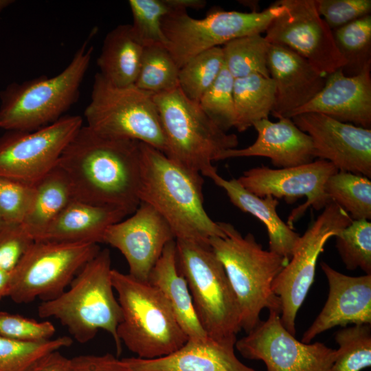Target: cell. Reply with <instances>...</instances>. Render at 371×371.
I'll list each match as a JSON object with an SVG mask.
<instances>
[{
  "label": "cell",
  "instance_id": "36",
  "mask_svg": "<svg viewBox=\"0 0 371 371\" xmlns=\"http://www.w3.org/2000/svg\"><path fill=\"white\" fill-rule=\"evenodd\" d=\"M70 337L42 341H22L0 335V371H27L46 355L70 346Z\"/></svg>",
  "mask_w": 371,
  "mask_h": 371
},
{
  "label": "cell",
  "instance_id": "3",
  "mask_svg": "<svg viewBox=\"0 0 371 371\" xmlns=\"http://www.w3.org/2000/svg\"><path fill=\"white\" fill-rule=\"evenodd\" d=\"M112 269L109 249L100 250L76 274L67 290L39 304L38 316L58 319L82 344L104 330L113 337L119 355L122 343L117 329L122 311L113 292Z\"/></svg>",
  "mask_w": 371,
  "mask_h": 371
},
{
  "label": "cell",
  "instance_id": "26",
  "mask_svg": "<svg viewBox=\"0 0 371 371\" xmlns=\"http://www.w3.org/2000/svg\"><path fill=\"white\" fill-rule=\"evenodd\" d=\"M148 282L166 298L189 339L207 337L197 318L187 281L179 268L175 240L166 245Z\"/></svg>",
  "mask_w": 371,
  "mask_h": 371
},
{
  "label": "cell",
  "instance_id": "24",
  "mask_svg": "<svg viewBox=\"0 0 371 371\" xmlns=\"http://www.w3.org/2000/svg\"><path fill=\"white\" fill-rule=\"evenodd\" d=\"M128 214L120 210L74 199L34 241L102 243L106 229Z\"/></svg>",
  "mask_w": 371,
  "mask_h": 371
},
{
  "label": "cell",
  "instance_id": "49",
  "mask_svg": "<svg viewBox=\"0 0 371 371\" xmlns=\"http://www.w3.org/2000/svg\"><path fill=\"white\" fill-rule=\"evenodd\" d=\"M3 221H1V218H0V226H1V225H3Z\"/></svg>",
  "mask_w": 371,
  "mask_h": 371
},
{
  "label": "cell",
  "instance_id": "15",
  "mask_svg": "<svg viewBox=\"0 0 371 371\" xmlns=\"http://www.w3.org/2000/svg\"><path fill=\"white\" fill-rule=\"evenodd\" d=\"M286 10L265 31L271 44L286 47L313 65L324 76L347 62L335 43L333 30L319 14L315 0H282Z\"/></svg>",
  "mask_w": 371,
  "mask_h": 371
},
{
  "label": "cell",
  "instance_id": "42",
  "mask_svg": "<svg viewBox=\"0 0 371 371\" xmlns=\"http://www.w3.org/2000/svg\"><path fill=\"white\" fill-rule=\"evenodd\" d=\"M22 223L0 226V269L11 273L34 242Z\"/></svg>",
  "mask_w": 371,
  "mask_h": 371
},
{
  "label": "cell",
  "instance_id": "8",
  "mask_svg": "<svg viewBox=\"0 0 371 371\" xmlns=\"http://www.w3.org/2000/svg\"><path fill=\"white\" fill-rule=\"evenodd\" d=\"M175 242L178 266L202 328L210 338L236 341L241 330L239 306L222 263L209 244Z\"/></svg>",
  "mask_w": 371,
  "mask_h": 371
},
{
  "label": "cell",
  "instance_id": "46",
  "mask_svg": "<svg viewBox=\"0 0 371 371\" xmlns=\"http://www.w3.org/2000/svg\"><path fill=\"white\" fill-rule=\"evenodd\" d=\"M170 12L175 10H186L188 8L203 9L207 4L204 0H164Z\"/></svg>",
  "mask_w": 371,
  "mask_h": 371
},
{
  "label": "cell",
  "instance_id": "10",
  "mask_svg": "<svg viewBox=\"0 0 371 371\" xmlns=\"http://www.w3.org/2000/svg\"><path fill=\"white\" fill-rule=\"evenodd\" d=\"M282 0L261 12L217 10L203 19L190 16L186 10L170 11L161 22L166 48L177 66L209 49L250 34H262L273 20L286 10Z\"/></svg>",
  "mask_w": 371,
  "mask_h": 371
},
{
  "label": "cell",
  "instance_id": "37",
  "mask_svg": "<svg viewBox=\"0 0 371 371\" xmlns=\"http://www.w3.org/2000/svg\"><path fill=\"white\" fill-rule=\"evenodd\" d=\"M335 238V246L348 270L371 274V223L352 220Z\"/></svg>",
  "mask_w": 371,
  "mask_h": 371
},
{
  "label": "cell",
  "instance_id": "6",
  "mask_svg": "<svg viewBox=\"0 0 371 371\" xmlns=\"http://www.w3.org/2000/svg\"><path fill=\"white\" fill-rule=\"evenodd\" d=\"M93 34L76 52L69 65L57 75L41 76L13 82L0 93V128L32 131L62 117L77 101L82 82L91 60Z\"/></svg>",
  "mask_w": 371,
  "mask_h": 371
},
{
  "label": "cell",
  "instance_id": "27",
  "mask_svg": "<svg viewBox=\"0 0 371 371\" xmlns=\"http://www.w3.org/2000/svg\"><path fill=\"white\" fill-rule=\"evenodd\" d=\"M144 46L131 24H121L107 33L97 59L98 73L111 84L127 87L135 83Z\"/></svg>",
  "mask_w": 371,
  "mask_h": 371
},
{
  "label": "cell",
  "instance_id": "39",
  "mask_svg": "<svg viewBox=\"0 0 371 371\" xmlns=\"http://www.w3.org/2000/svg\"><path fill=\"white\" fill-rule=\"evenodd\" d=\"M132 16V30L144 46L153 45L166 47L167 40L164 34L161 22L170 12L164 0H129Z\"/></svg>",
  "mask_w": 371,
  "mask_h": 371
},
{
  "label": "cell",
  "instance_id": "4",
  "mask_svg": "<svg viewBox=\"0 0 371 371\" xmlns=\"http://www.w3.org/2000/svg\"><path fill=\"white\" fill-rule=\"evenodd\" d=\"M218 223L224 237L211 238L208 243L225 269L238 300L241 330L247 333L261 320L263 309L280 314L272 283L289 260L264 249L252 234L243 236L232 224Z\"/></svg>",
  "mask_w": 371,
  "mask_h": 371
},
{
  "label": "cell",
  "instance_id": "13",
  "mask_svg": "<svg viewBox=\"0 0 371 371\" xmlns=\"http://www.w3.org/2000/svg\"><path fill=\"white\" fill-rule=\"evenodd\" d=\"M82 122L66 115L32 131H8L0 137V177L35 185L58 165Z\"/></svg>",
  "mask_w": 371,
  "mask_h": 371
},
{
  "label": "cell",
  "instance_id": "29",
  "mask_svg": "<svg viewBox=\"0 0 371 371\" xmlns=\"http://www.w3.org/2000/svg\"><path fill=\"white\" fill-rule=\"evenodd\" d=\"M233 97L236 113L235 128L243 132L258 121L269 119L276 102L273 79L259 74L234 79Z\"/></svg>",
  "mask_w": 371,
  "mask_h": 371
},
{
  "label": "cell",
  "instance_id": "7",
  "mask_svg": "<svg viewBox=\"0 0 371 371\" xmlns=\"http://www.w3.org/2000/svg\"><path fill=\"white\" fill-rule=\"evenodd\" d=\"M165 136V155L176 163L207 177L217 170L212 162L227 150L236 148L238 139L219 128L178 87L155 94Z\"/></svg>",
  "mask_w": 371,
  "mask_h": 371
},
{
  "label": "cell",
  "instance_id": "14",
  "mask_svg": "<svg viewBox=\"0 0 371 371\" xmlns=\"http://www.w3.org/2000/svg\"><path fill=\"white\" fill-rule=\"evenodd\" d=\"M235 347L245 359L262 361L267 371H331L336 350L321 342L304 343L283 326L280 314L271 311Z\"/></svg>",
  "mask_w": 371,
  "mask_h": 371
},
{
  "label": "cell",
  "instance_id": "19",
  "mask_svg": "<svg viewBox=\"0 0 371 371\" xmlns=\"http://www.w3.org/2000/svg\"><path fill=\"white\" fill-rule=\"evenodd\" d=\"M320 266L328 283V298L304 333V343H311L318 335L335 326L371 324V274L349 276L325 262Z\"/></svg>",
  "mask_w": 371,
  "mask_h": 371
},
{
  "label": "cell",
  "instance_id": "32",
  "mask_svg": "<svg viewBox=\"0 0 371 371\" xmlns=\"http://www.w3.org/2000/svg\"><path fill=\"white\" fill-rule=\"evenodd\" d=\"M179 69L165 46H146L135 85L153 94L168 91L179 87Z\"/></svg>",
  "mask_w": 371,
  "mask_h": 371
},
{
  "label": "cell",
  "instance_id": "21",
  "mask_svg": "<svg viewBox=\"0 0 371 371\" xmlns=\"http://www.w3.org/2000/svg\"><path fill=\"white\" fill-rule=\"evenodd\" d=\"M267 68L276 85V102L271 114L278 119L289 118L325 84L326 76L306 59L282 45L270 43Z\"/></svg>",
  "mask_w": 371,
  "mask_h": 371
},
{
  "label": "cell",
  "instance_id": "34",
  "mask_svg": "<svg viewBox=\"0 0 371 371\" xmlns=\"http://www.w3.org/2000/svg\"><path fill=\"white\" fill-rule=\"evenodd\" d=\"M225 65L222 47L205 50L189 60L179 69V87L190 100L199 103Z\"/></svg>",
  "mask_w": 371,
  "mask_h": 371
},
{
  "label": "cell",
  "instance_id": "31",
  "mask_svg": "<svg viewBox=\"0 0 371 371\" xmlns=\"http://www.w3.org/2000/svg\"><path fill=\"white\" fill-rule=\"evenodd\" d=\"M270 43L261 34L232 40L222 48L225 67L235 78L259 74L270 78L267 56Z\"/></svg>",
  "mask_w": 371,
  "mask_h": 371
},
{
  "label": "cell",
  "instance_id": "41",
  "mask_svg": "<svg viewBox=\"0 0 371 371\" xmlns=\"http://www.w3.org/2000/svg\"><path fill=\"white\" fill-rule=\"evenodd\" d=\"M56 332L49 321L38 322L20 315L0 312V335L22 341H42L52 339Z\"/></svg>",
  "mask_w": 371,
  "mask_h": 371
},
{
  "label": "cell",
  "instance_id": "17",
  "mask_svg": "<svg viewBox=\"0 0 371 371\" xmlns=\"http://www.w3.org/2000/svg\"><path fill=\"white\" fill-rule=\"evenodd\" d=\"M308 134L314 157L330 162L338 171L371 177V129L341 122L318 113L291 118Z\"/></svg>",
  "mask_w": 371,
  "mask_h": 371
},
{
  "label": "cell",
  "instance_id": "35",
  "mask_svg": "<svg viewBox=\"0 0 371 371\" xmlns=\"http://www.w3.org/2000/svg\"><path fill=\"white\" fill-rule=\"evenodd\" d=\"M338 349L331 371H361L371 366V324L352 325L335 336Z\"/></svg>",
  "mask_w": 371,
  "mask_h": 371
},
{
  "label": "cell",
  "instance_id": "9",
  "mask_svg": "<svg viewBox=\"0 0 371 371\" xmlns=\"http://www.w3.org/2000/svg\"><path fill=\"white\" fill-rule=\"evenodd\" d=\"M154 95L135 85L115 86L98 72L84 113L86 126L100 135L137 141L165 153L166 139Z\"/></svg>",
  "mask_w": 371,
  "mask_h": 371
},
{
  "label": "cell",
  "instance_id": "25",
  "mask_svg": "<svg viewBox=\"0 0 371 371\" xmlns=\"http://www.w3.org/2000/svg\"><path fill=\"white\" fill-rule=\"evenodd\" d=\"M207 177L225 191L234 206L253 215L265 225L269 238V250L289 261L300 235L278 216V199L269 195L259 197L243 188L236 179H225L218 174L217 170L212 172Z\"/></svg>",
  "mask_w": 371,
  "mask_h": 371
},
{
  "label": "cell",
  "instance_id": "16",
  "mask_svg": "<svg viewBox=\"0 0 371 371\" xmlns=\"http://www.w3.org/2000/svg\"><path fill=\"white\" fill-rule=\"evenodd\" d=\"M337 172L330 162L318 159L284 168L273 169L265 166L253 168L236 179L243 188L259 197L269 195L292 203L305 196L306 201L293 209L288 217L286 224L293 228L294 223L308 208L320 210L330 203L324 186L328 177Z\"/></svg>",
  "mask_w": 371,
  "mask_h": 371
},
{
  "label": "cell",
  "instance_id": "47",
  "mask_svg": "<svg viewBox=\"0 0 371 371\" xmlns=\"http://www.w3.org/2000/svg\"><path fill=\"white\" fill-rule=\"evenodd\" d=\"M11 285V275L0 269V301L9 295Z\"/></svg>",
  "mask_w": 371,
  "mask_h": 371
},
{
  "label": "cell",
  "instance_id": "18",
  "mask_svg": "<svg viewBox=\"0 0 371 371\" xmlns=\"http://www.w3.org/2000/svg\"><path fill=\"white\" fill-rule=\"evenodd\" d=\"M174 240V233L163 216L148 203L141 202L130 217L106 229L102 243L122 254L129 275L148 282L166 245Z\"/></svg>",
  "mask_w": 371,
  "mask_h": 371
},
{
  "label": "cell",
  "instance_id": "33",
  "mask_svg": "<svg viewBox=\"0 0 371 371\" xmlns=\"http://www.w3.org/2000/svg\"><path fill=\"white\" fill-rule=\"evenodd\" d=\"M335 43L347 63L346 76H355L371 66V15L357 19L333 31Z\"/></svg>",
  "mask_w": 371,
  "mask_h": 371
},
{
  "label": "cell",
  "instance_id": "12",
  "mask_svg": "<svg viewBox=\"0 0 371 371\" xmlns=\"http://www.w3.org/2000/svg\"><path fill=\"white\" fill-rule=\"evenodd\" d=\"M352 221L341 207L328 203L300 236L289 261L274 279L272 291L280 301V320L291 335H295L296 316L314 281L317 262L326 243Z\"/></svg>",
  "mask_w": 371,
  "mask_h": 371
},
{
  "label": "cell",
  "instance_id": "44",
  "mask_svg": "<svg viewBox=\"0 0 371 371\" xmlns=\"http://www.w3.org/2000/svg\"><path fill=\"white\" fill-rule=\"evenodd\" d=\"M67 371H131L122 359L110 353L79 355L69 359Z\"/></svg>",
  "mask_w": 371,
  "mask_h": 371
},
{
  "label": "cell",
  "instance_id": "23",
  "mask_svg": "<svg viewBox=\"0 0 371 371\" xmlns=\"http://www.w3.org/2000/svg\"><path fill=\"white\" fill-rule=\"evenodd\" d=\"M235 344L207 336L203 339H188L178 350L160 358L122 359L131 371H258L237 358Z\"/></svg>",
  "mask_w": 371,
  "mask_h": 371
},
{
  "label": "cell",
  "instance_id": "11",
  "mask_svg": "<svg viewBox=\"0 0 371 371\" xmlns=\"http://www.w3.org/2000/svg\"><path fill=\"white\" fill-rule=\"evenodd\" d=\"M100 250L93 243L34 241L10 273L8 297L25 304L58 296Z\"/></svg>",
  "mask_w": 371,
  "mask_h": 371
},
{
  "label": "cell",
  "instance_id": "20",
  "mask_svg": "<svg viewBox=\"0 0 371 371\" xmlns=\"http://www.w3.org/2000/svg\"><path fill=\"white\" fill-rule=\"evenodd\" d=\"M371 66L355 76L342 69L326 76L322 89L308 103L294 111L289 118L306 113H318L341 122L370 129Z\"/></svg>",
  "mask_w": 371,
  "mask_h": 371
},
{
  "label": "cell",
  "instance_id": "1",
  "mask_svg": "<svg viewBox=\"0 0 371 371\" xmlns=\"http://www.w3.org/2000/svg\"><path fill=\"white\" fill-rule=\"evenodd\" d=\"M141 142L100 135L82 126L62 153L58 166L76 199L133 214L140 204Z\"/></svg>",
  "mask_w": 371,
  "mask_h": 371
},
{
  "label": "cell",
  "instance_id": "43",
  "mask_svg": "<svg viewBox=\"0 0 371 371\" xmlns=\"http://www.w3.org/2000/svg\"><path fill=\"white\" fill-rule=\"evenodd\" d=\"M317 9L333 31L370 14V0H315Z\"/></svg>",
  "mask_w": 371,
  "mask_h": 371
},
{
  "label": "cell",
  "instance_id": "22",
  "mask_svg": "<svg viewBox=\"0 0 371 371\" xmlns=\"http://www.w3.org/2000/svg\"><path fill=\"white\" fill-rule=\"evenodd\" d=\"M257 132L254 143L243 148H232L222 152L218 160L236 157H263L271 164L284 168L310 163L315 159L312 140L291 118L278 122L264 119L255 122Z\"/></svg>",
  "mask_w": 371,
  "mask_h": 371
},
{
  "label": "cell",
  "instance_id": "30",
  "mask_svg": "<svg viewBox=\"0 0 371 371\" xmlns=\"http://www.w3.org/2000/svg\"><path fill=\"white\" fill-rule=\"evenodd\" d=\"M324 191L330 202L344 209L352 220L371 219V181L369 178L338 171L328 177Z\"/></svg>",
  "mask_w": 371,
  "mask_h": 371
},
{
  "label": "cell",
  "instance_id": "40",
  "mask_svg": "<svg viewBox=\"0 0 371 371\" xmlns=\"http://www.w3.org/2000/svg\"><path fill=\"white\" fill-rule=\"evenodd\" d=\"M34 185L0 177V218L3 223H23L34 201Z\"/></svg>",
  "mask_w": 371,
  "mask_h": 371
},
{
  "label": "cell",
  "instance_id": "28",
  "mask_svg": "<svg viewBox=\"0 0 371 371\" xmlns=\"http://www.w3.org/2000/svg\"><path fill=\"white\" fill-rule=\"evenodd\" d=\"M32 207L23 225L34 240L76 199L71 182L58 166L34 185Z\"/></svg>",
  "mask_w": 371,
  "mask_h": 371
},
{
  "label": "cell",
  "instance_id": "45",
  "mask_svg": "<svg viewBox=\"0 0 371 371\" xmlns=\"http://www.w3.org/2000/svg\"><path fill=\"white\" fill-rule=\"evenodd\" d=\"M69 361V359L56 350L40 359L27 371H67Z\"/></svg>",
  "mask_w": 371,
  "mask_h": 371
},
{
  "label": "cell",
  "instance_id": "38",
  "mask_svg": "<svg viewBox=\"0 0 371 371\" xmlns=\"http://www.w3.org/2000/svg\"><path fill=\"white\" fill-rule=\"evenodd\" d=\"M234 82V78L224 65L216 80L199 102L203 112L225 132L236 125Z\"/></svg>",
  "mask_w": 371,
  "mask_h": 371
},
{
  "label": "cell",
  "instance_id": "2",
  "mask_svg": "<svg viewBox=\"0 0 371 371\" xmlns=\"http://www.w3.org/2000/svg\"><path fill=\"white\" fill-rule=\"evenodd\" d=\"M141 153L140 203H148L163 216L175 240L209 244L211 238L224 237L218 222L204 208L202 175L142 142Z\"/></svg>",
  "mask_w": 371,
  "mask_h": 371
},
{
  "label": "cell",
  "instance_id": "48",
  "mask_svg": "<svg viewBox=\"0 0 371 371\" xmlns=\"http://www.w3.org/2000/svg\"><path fill=\"white\" fill-rule=\"evenodd\" d=\"M13 1H9V0H0V12L7 7L8 5L12 3Z\"/></svg>",
  "mask_w": 371,
  "mask_h": 371
},
{
  "label": "cell",
  "instance_id": "5",
  "mask_svg": "<svg viewBox=\"0 0 371 371\" xmlns=\"http://www.w3.org/2000/svg\"><path fill=\"white\" fill-rule=\"evenodd\" d=\"M111 276L122 311L117 337L136 357L160 358L186 344L187 335L156 287L114 269Z\"/></svg>",
  "mask_w": 371,
  "mask_h": 371
}]
</instances>
